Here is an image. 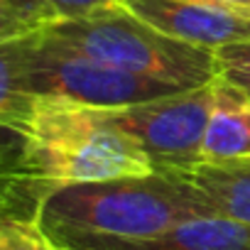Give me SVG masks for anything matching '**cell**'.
I'll return each mask as SVG.
<instances>
[{
  "mask_svg": "<svg viewBox=\"0 0 250 250\" xmlns=\"http://www.w3.org/2000/svg\"><path fill=\"white\" fill-rule=\"evenodd\" d=\"M182 174L206 196L218 216L250 226V157L199 162Z\"/></svg>",
  "mask_w": 250,
  "mask_h": 250,
  "instance_id": "cell-9",
  "label": "cell"
},
{
  "mask_svg": "<svg viewBox=\"0 0 250 250\" xmlns=\"http://www.w3.org/2000/svg\"><path fill=\"white\" fill-rule=\"evenodd\" d=\"M213 81L125 108H103L105 118L130 135L155 169L189 172L201 162V143L213 110Z\"/></svg>",
  "mask_w": 250,
  "mask_h": 250,
  "instance_id": "cell-5",
  "label": "cell"
},
{
  "mask_svg": "<svg viewBox=\"0 0 250 250\" xmlns=\"http://www.w3.org/2000/svg\"><path fill=\"white\" fill-rule=\"evenodd\" d=\"M0 250H62L37 218H0Z\"/></svg>",
  "mask_w": 250,
  "mask_h": 250,
  "instance_id": "cell-11",
  "label": "cell"
},
{
  "mask_svg": "<svg viewBox=\"0 0 250 250\" xmlns=\"http://www.w3.org/2000/svg\"><path fill=\"white\" fill-rule=\"evenodd\" d=\"M5 3H10V5H15V8H18V0H5ZM37 22H40V20H37Z\"/></svg>",
  "mask_w": 250,
  "mask_h": 250,
  "instance_id": "cell-16",
  "label": "cell"
},
{
  "mask_svg": "<svg viewBox=\"0 0 250 250\" xmlns=\"http://www.w3.org/2000/svg\"><path fill=\"white\" fill-rule=\"evenodd\" d=\"M20 167L42 196L62 187L155 172L143 147L105 118L103 108L35 96L20 125Z\"/></svg>",
  "mask_w": 250,
  "mask_h": 250,
  "instance_id": "cell-2",
  "label": "cell"
},
{
  "mask_svg": "<svg viewBox=\"0 0 250 250\" xmlns=\"http://www.w3.org/2000/svg\"><path fill=\"white\" fill-rule=\"evenodd\" d=\"M88 250H250V226L226 216H204L152 238L110 240Z\"/></svg>",
  "mask_w": 250,
  "mask_h": 250,
  "instance_id": "cell-7",
  "label": "cell"
},
{
  "mask_svg": "<svg viewBox=\"0 0 250 250\" xmlns=\"http://www.w3.org/2000/svg\"><path fill=\"white\" fill-rule=\"evenodd\" d=\"M110 3L113 0H18V8L27 13L30 18L40 20L44 27H49L57 20L88 15Z\"/></svg>",
  "mask_w": 250,
  "mask_h": 250,
  "instance_id": "cell-12",
  "label": "cell"
},
{
  "mask_svg": "<svg viewBox=\"0 0 250 250\" xmlns=\"http://www.w3.org/2000/svg\"><path fill=\"white\" fill-rule=\"evenodd\" d=\"M218 216L182 172H150L54 189L37 221L64 250L160 235L184 221Z\"/></svg>",
  "mask_w": 250,
  "mask_h": 250,
  "instance_id": "cell-1",
  "label": "cell"
},
{
  "mask_svg": "<svg viewBox=\"0 0 250 250\" xmlns=\"http://www.w3.org/2000/svg\"><path fill=\"white\" fill-rule=\"evenodd\" d=\"M216 76L250 98V42L228 44L213 52Z\"/></svg>",
  "mask_w": 250,
  "mask_h": 250,
  "instance_id": "cell-13",
  "label": "cell"
},
{
  "mask_svg": "<svg viewBox=\"0 0 250 250\" xmlns=\"http://www.w3.org/2000/svg\"><path fill=\"white\" fill-rule=\"evenodd\" d=\"M201 3H211V5H218V8H226L240 15H250V0H201Z\"/></svg>",
  "mask_w": 250,
  "mask_h": 250,
  "instance_id": "cell-15",
  "label": "cell"
},
{
  "mask_svg": "<svg viewBox=\"0 0 250 250\" xmlns=\"http://www.w3.org/2000/svg\"><path fill=\"white\" fill-rule=\"evenodd\" d=\"M138 18L160 32L216 52L228 44L250 42V15H240L201 0H125Z\"/></svg>",
  "mask_w": 250,
  "mask_h": 250,
  "instance_id": "cell-6",
  "label": "cell"
},
{
  "mask_svg": "<svg viewBox=\"0 0 250 250\" xmlns=\"http://www.w3.org/2000/svg\"><path fill=\"white\" fill-rule=\"evenodd\" d=\"M113 3H118V5H125V0H113Z\"/></svg>",
  "mask_w": 250,
  "mask_h": 250,
  "instance_id": "cell-17",
  "label": "cell"
},
{
  "mask_svg": "<svg viewBox=\"0 0 250 250\" xmlns=\"http://www.w3.org/2000/svg\"><path fill=\"white\" fill-rule=\"evenodd\" d=\"M30 44L32 35L0 44V125L10 130H20L35 103V96L25 86Z\"/></svg>",
  "mask_w": 250,
  "mask_h": 250,
  "instance_id": "cell-10",
  "label": "cell"
},
{
  "mask_svg": "<svg viewBox=\"0 0 250 250\" xmlns=\"http://www.w3.org/2000/svg\"><path fill=\"white\" fill-rule=\"evenodd\" d=\"M49 40L133 76L199 88L216 79V57L208 49L179 42L128 5L110 3L88 15L57 20L42 30Z\"/></svg>",
  "mask_w": 250,
  "mask_h": 250,
  "instance_id": "cell-3",
  "label": "cell"
},
{
  "mask_svg": "<svg viewBox=\"0 0 250 250\" xmlns=\"http://www.w3.org/2000/svg\"><path fill=\"white\" fill-rule=\"evenodd\" d=\"M44 25L37 22L35 18H30L27 13H22L20 8L0 0V44L3 42H13L20 37H30L42 32Z\"/></svg>",
  "mask_w": 250,
  "mask_h": 250,
  "instance_id": "cell-14",
  "label": "cell"
},
{
  "mask_svg": "<svg viewBox=\"0 0 250 250\" xmlns=\"http://www.w3.org/2000/svg\"><path fill=\"white\" fill-rule=\"evenodd\" d=\"M25 86L32 96L66 98L91 108H125L187 91L177 83L133 76L108 64L93 62L49 40L44 32L32 35L25 66Z\"/></svg>",
  "mask_w": 250,
  "mask_h": 250,
  "instance_id": "cell-4",
  "label": "cell"
},
{
  "mask_svg": "<svg viewBox=\"0 0 250 250\" xmlns=\"http://www.w3.org/2000/svg\"><path fill=\"white\" fill-rule=\"evenodd\" d=\"M213 110L201 143V162L250 157V98L235 86L213 79Z\"/></svg>",
  "mask_w": 250,
  "mask_h": 250,
  "instance_id": "cell-8",
  "label": "cell"
}]
</instances>
